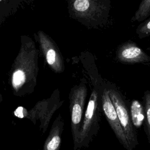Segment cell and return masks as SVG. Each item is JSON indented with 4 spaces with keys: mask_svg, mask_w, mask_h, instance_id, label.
<instances>
[{
    "mask_svg": "<svg viewBox=\"0 0 150 150\" xmlns=\"http://www.w3.org/2000/svg\"><path fill=\"white\" fill-rule=\"evenodd\" d=\"M80 60L90 80L91 90L84 115L77 146L74 150L87 148L97 135L103 113L101 92L104 79L100 74L92 56L83 53Z\"/></svg>",
    "mask_w": 150,
    "mask_h": 150,
    "instance_id": "6da1fadb",
    "label": "cell"
},
{
    "mask_svg": "<svg viewBox=\"0 0 150 150\" xmlns=\"http://www.w3.org/2000/svg\"><path fill=\"white\" fill-rule=\"evenodd\" d=\"M39 50L33 40L21 36V46L8 73V83L12 94L18 97L30 94L37 85Z\"/></svg>",
    "mask_w": 150,
    "mask_h": 150,
    "instance_id": "7a4b0ae2",
    "label": "cell"
},
{
    "mask_svg": "<svg viewBox=\"0 0 150 150\" xmlns=\"http://www.w3.org/2000/svg\"><path fill=\"white\" fill-rule=\"evenodd\" d=\"M69 16L88 29H100L108 23L110 0H66Z\"/></svg>",
    "mask_w": 150,
    "mask_h": 150,
    "instance_id": "3957f363",
    "label": "cell"
},
{
    "mask_svg": "<svg viewBox=\"0 0 150 150\" xmlns=\"http://www.w3.org/2000/svg\"><path fill=\"white\" fill-rule=\"evenodd\" d=\"M63 103L64 100L60 98V90L56 88L48 98L38 101L30 110L23 106H19L13 113L15 117L21 119H27L34 125H36L38 121L39 129L43 134H45L54 114Z\"/></svg>",
    "mask_w": 150,
    "mask_h": 150,
    "instance_id": "277c9868",
    "label": "cell"
},
{
    "mask_svg": "<svg viewBox=\"0 0 150 150\" xmlns=\"http://www.w3.org/2000/svg\"><path fill=\"white\" fill-rule=\"evenodd\" d=\"M88 96V87L84 79L73 85L69 93L70 127L73 142V149L78 141L81 124L86 111V104Z\"/></svg>",
    "mask_w": 150,
    "mask_h": 150,
    "instance_id": "5b68a950",
    "label": "cell"
},
{
    "mask_svg": "<svg viewBox=\"0 0 150 150\" xmlns=\"http://www.w3.org/2000/svg\"><path fill=\"white\" fill-rule=\"evenodd\" d=\"M107 85L108 94L127 137L130 150H134L137 146L138 141L137 131L132 124L125 98L115 84L107 80Z\"/></svg>",
    "mask_w": 150,
    "mask_h": 150,
    "instance_id": "8992f818",
    "label": "cell"
},
{
    "mask_svg": "<svg viewBox=\"0 0 150 150\" xmlns=\"http://www.w3.org/2000/svg\"><path fill=\"white\" fill-rule=\"evenodd\" d=\"M36 41L39 44L40 51L50 69L56 74H60L65 70L63 56L56 43L43 31L39 30L34 33Z\"/></svg>",
    "mask_w": 150,
    "mask_h": 150,
    "instance_id": "52a82bcc",
    "label": "cell"
},
{
    "mask_svg": "<svg viewBox=\"0 0 150 150\" xmlns=\"http://www.w3.org/2000/svg\"><path fill=\"white\" fill-rule=\"evenodd\" d=\"M101 105L103 113L113 131L116 138L126 150H130L127 137L118 120L114 106L108 94L107 80L105 79L101 92Z\"/></svg>",
    "mask_w": 150,
    "mask_h": 150,
    "instance_id": "ba28073f",
    "label": "cell"
},
{
    "mask_svg": "<svg viewBox=\"0 0 150 150\" xmlns=\"http://www.w3.org/2000/svg\"><path fill=\"white\" fill-rule=\"evenodd\" d=\"M115 57L119 62L123 64H150V56L137 43L131 40L125 42L118 46Z\"/></svg>",
    "mask_w": 150,
    "mask_h": 150,
    "instance_id": "9c48e42d",
    "label": "cell"
},
{
    "mask_svg": "<svg viewBox=\"0 0 150 150\" xmlns=\"http://www.w3.org/2000/svg\"><path fill=\"white\" fill-rule=\"evenodd\" d=\"M64 120L60 114L54 119L44 142L43 150H60L64 130Z\"/></svg>",
    "mask_w": 150,
    "mask_h": 150,
    "instance_id": "30bf717a",
    "label": "cell"
},
{
    "mask_svg": "<svg viewBox=\"0 0 150 150\" xmlns=\"http://www.w3.org/2000/svg\"><path fill=\"white\" fill-rule=\"evenodd\" d=\"M28 0H0V26L11 16L16 13L18 9Z\"/></svg>",
    "mask_w": 150,
    "mask_h": 150,
    "instance_id": "8fae6325",
    "label": "cell"
},
{
    "mask_svg": "<svg viewBox=\"0 0 150 150\" xmlns=\"http://www.w3.org/2000/svg\"><path fill=\"white\" fill-rule=\"evenodd\" d=\"M129 113L134 128H140L145 120V109L144 105L138 100H134L132 101L130 105Z\"/></svg>",
    "mask_w": 150,
    "mask_h": 150,
    "instance_id": "7c38bea8",
    "label": "cell"
},
{
    "mask_svg": "<svg viewBox=\"0 0 150 150\" xmlns=\"http://www.w3.org/2000/svg\"><path fill=\"white\" fill-rule=\"evenodd\" d=\"M150 15V0H142L131 18L132 22H141Z\"/></svg>",
    "mask_w": 150,
    "mask_h": 150,
    "instance_id": "4fadbf2b",
    "label": "cell"
},
{
    "mask_svg": "<svg viewBox=\"0 0 150 150\" xmlns=\"http://www.w3.org/2000/svg\"><path fill=\"white\" fill-rule=\"evenodd\" d=\"M143 101L145 109V131L150 145V90L144 91Z\"/></svg>",
    "mask_w": 150,
    "mask_h": 150,
    "instance_id": "5bb4252c",
    "label": "cell"
},
{
    "mask_svg": "<svg viewBox=\"0 0 150 150\" xmlns=\"http://www.w3.org/2000/svg\"><path fill=\"white\" fill-rule=\"evenodd\" d=\"M136 33L141 39L150 36V18L144 20L137 26Z\"/></svg>",
    "mask_w": 150,
    "mask_h": 150,
    "instance_id": "9a60e30c",
    "label": "cell"
},
{
    "mask_svg": "<svg viewBox=\"0 0 150 150\" xmlns=\"http://www.w3.org/2000/svg\"><path fill=\"white\" fill-rule=\"evenodd\" d=\"M2 101H3V97H2V94H1V92H0V103H1V102H2Z\"/></svg>",
    "mask_w": 150,
    "mask_h": 150,
    "instance_id": "2e32d148",
    "label": "cell"
}]
</instances>
